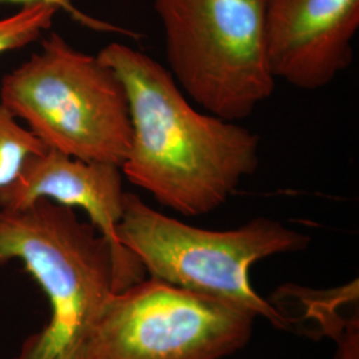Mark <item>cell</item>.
Here are the masks:
<instances>
[{
	"label": "cell",
	"instance_id": "cell-2",
	"mask_svg": "<svg viewBox=\"0 0 359 359\" xmlns=\"http://www.w3.org/2000/svg\"><path fill=\"white\" fill-rule=\"evenodd\" d=\"M23 264L48 299L50 320L10 359H88L111 297L145 278L140 259L115 246L69 206L40 198L0 212V266Z\"/></svg>",
	"mask_w": 359,
	"mask_h": 359
},
{
	"label": "cell",
	"instance_id": "cell-8",
	"mask_svg": "<svg viewBox=\"0 0 359 359\" xmlns=\"http://www.w3.org/2000/svg\"><path fill=\"white\" fill-rule=\"evenodd\" d=\"M121 168L71 157L52 148L27 157L18 179L0 191V212L15 213L36 200L84 210L90 222L115 245L124 204Z\"/></svg>",
	"mask_w": 359,
	"mask_h": 359
},
{
	"label": "cell",
	"instance_id": "cell-7",
	"mask_svg": "<svg viewBox=\"0 0 359 359\" xmlns=\"http://www.w3.org/2000/svg\"><path fill=\"white\" fill-rule=\"evenodd\" d=\"M359 0H265L273 76L295 88H325L353 63Z\"/></svg>",
	"mask_w": 359,
	"mask_h": 359
},
{
	"label": "cell",
	"instance_id": "cell-9",
	"mask_svg": "<svg viewBox=\"0 0 359 359\" xmlns=\"http://www.w3.org/2000/svg\"><path fill=\"white\" fill-rule=\"evenodd\" d=\"M38 137L0 103V191L18 179L27 157L44 151Z\"/></svg>",
	"mask_w": 359,
	"mask_h": 359
},
{
	"label": "cell",
	"instance_id": "cell-12",
	"mask_svg": "<svg viewBox=\"0 0 359 359\" xmlns=\"http://www.w3.org/2000/svg\"><path fill=\"white\" fill-rule=\"evenodd\" d=\"M7 1H10V3H22V4L34 3V1H48V3H52V4L59 6L60 10L65 8V11L72 13V16H74L76 20L84 23V25H87V26L96 27V28H99V29H115V28H111L108 25H104L102 22H97V20H95V19H90L88 16L79 13L76 8H75L68 0H0V3H7Z\"/></svg>",
	"mask_w": 359,
	"mask_h": 359
},
{
	"label": "cell",
	"instance_id": "cell-11",
	"mask_svg": "<svg viewBox=\"0 0 359 359\" xmlns=\"http://www.w3.org/2000/svg\"><path fill=\"white\" fill-rule=\"evenodd\" d=\"M337 342L335 359H359L358 313L342 318L329 333Z\"/></svg>",
	"mask_w": 359,
	"mask_h": 359
},
{
	"label": "cell",
	"instance_id": "cell-1",
	"mask_svg": "<svg viewBox=\"0 0 359 359\" xmlns=\"http://www.w3.org/2000/svg\"><path fill=\"white\" fill-rule=\"evenodd\" d=\"M123 81L132 140L124 177L188 217L224 205L259 167L261 139L237 121L197 111L154 57L121 43L97 55Z\"/></svg>",
	"mask_w": 359,
	"mask_h": 359
},
{
	"label": "cell",
	"instance_id": "cell-6",
	"mask_svg": "<svg viewBox=\"0 0 359 359\" xmlns=\"http://www.w3.org/2000/svg\"><path fill=\"white\" fill-rule=\"evenodd\" d=\"M256 316L231 302L144 278L105 305L88 359H222L248 345Z\"/></svg>",
	"mask_w": 359,
	"mask_h": 359
},
{
	"label": "cell",
	"instance_id": "cell-4",
	"mask_svg": "<svg viewBox=\"0 0 359 359\" xmlns=\"http://www.w3.org/2000/svg\"><path fill=\"white\" fill-rule=\"evenodd\" d=\"M0 103L48 148L120 168L128 156L132 121L123 81L57 32L3 77Z\"/></svg>",
	"mask_w": 359,
	"mask_h": 359
},
{
	"label": "cell",
	"instance_id": "cell-5",
	"mask_svg": "<svg viewBox=\"0 0 359 359\" xmlns=\"http://www.w3.org/2000/svg\"><path fill=\"white\" fill-rule=\"evenodd\" d=\"M169 72L205 112L240 123L273 95L265 0H154Z\"/></svg>",
	"mask_w": 359,
	"mask_h": 359
},
{
	"label": "cell",
	"instance_id": "cell-10",
	"mask_svg": "<svg viewBox=\"0 0 359 359\" xmlns=\"http://www.w3.org/2000/svg\"><path fill=\"white\" fill-rule=\"evenodd\" d=\"M60 7L48 1L23 4L22 10L0 19V55L16 51L36 41L52 26Z\"/></svg>",
	"mask_w": 359,
	"mask_h": 359
},
{
	"label": "cell",
	"instance_id": "cell-3",
	"mask_svg": "<svg viewBox=\"0 0 359 359\" xmlns=\"http://www.w3.org/2000/svg\"><path fill=\"white\" fill-rule=\"evenodd\" d=\"M116 234L149 277L231 302L278 330L295 332L297 318L256 293L250 269L268 257L305 250L311 241L308 234L266 217L231 231L203 229L169 217L129 192Z\"/></svg>",
	"mask_w": 359,
	"mask_h": 359
}]
</instances>
